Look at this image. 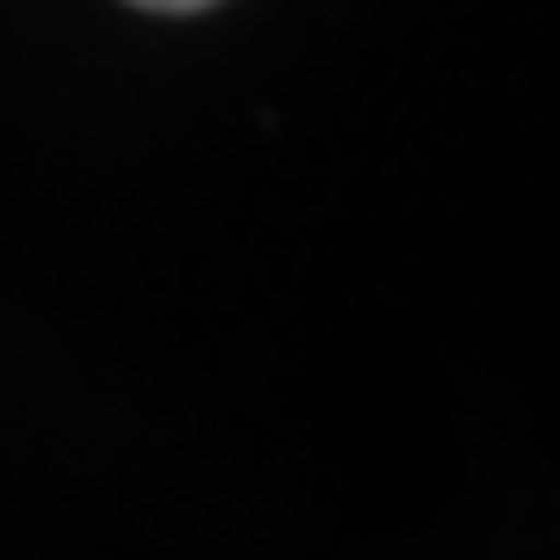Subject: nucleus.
I'll return each mask as SVG.
<instances>
[{
  "instance_id": "obj_1",
  "label": "nucleus",
  "mask_w": 560,
  "mask_h": 560,
  "mask_svg": "<svg viewBox=\"0 0 560 560\" xmlns=\"http://www.w3.org/2000/svg\"><path fill=\"white\" fill-rule=\"evenodd\" d=\"M131 8H153V15H197V8H219V0H131Z\"/></svg>"
}]
</instances>
